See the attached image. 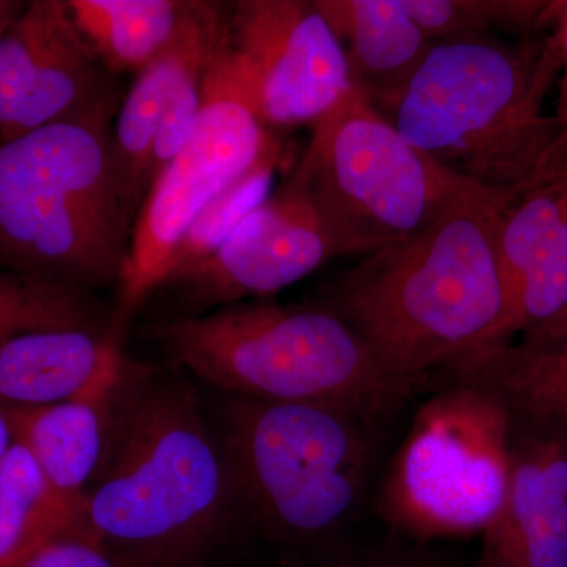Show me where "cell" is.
I'll return each mask as SVG.
<instances>
[{"label":"cell","instance_id":"6da1fadb","mask_svg":"<svg viewBox=\"0 0 567 567\" xmlns=\"http://www.w3.org/2000/svg\"><path fill=\"white\" fill-rule=\"evenodd\" d=\"M511 204L468 189L421 233L331 278L319 305L344 320L391 374L420 390L464 354L505 344L498 237Z\"/></svg>","mask_w":567,"mask_h":567},{"label":"cell","instance_id":"8992f818","mask_svg":"<svg viewBox=\"0 0 567 567\" xmlns=\"http://www.w3.org/2000/svg\"><path fill=\"white\" fill-rule=\"evenodd\" d=\"M386 421L349 406L229 395L218 440L241 513L286 546H327L363 505Z\"/></svg>","mask_w":567,"mask_h":567},{"label":"cell","instance_id":"277c9868","mask_svg":"<svg viewBox=\"0 0 567 567\" xmlns=\"http://www.w3.org/2000/svg\"><path fill=\"white\" fill-rule=\"evenodd\" d=\"M103 107L0 141V270L74 289L121 287L133 218Z\"/></svg>","mask_w":567,"mask_h":567},{"label":"cell","instance_id":"3957f363","mask_svg":"<svg viewBox=\"0 0 567 567\" xmlns=\"http://www.w3.org/2000/svg\"><path fill=\"white\" fill-rule=\"evenodd\" d=\"M559 70L551 33L432 41L383 115L451 174L514 203L567 164V130L544 114Z\"/></svg>","mask_w":567,"mask_h":567},{"label":"cell","instance_id":"2e32d148","mask_svg":"<svg viewBox=\"0 0 567 567\" xmlns=\"http://www.w3.org/2000/svg\"><path fill=\"white\" fill-rule=\"evenodd\" d=\"M128 361L117 330L29 331L0 344V404L41 406L110 391Z\"/></svg>","mask_w":567,"mask_h":567},{"label":"cell","instance_id":"9a60e30c","mask_svg":"<svg viewBox=\"0 0 567 567\" xmlns=\"http://www.w3.org/2000/svg\"><path fill=\"white\" fill-rule=\"evenodd\" d=\"M505 344L550 322L567 303V164L522 193L499 223Z\"/></svg>","mask_w":567,"mask_h":567},{"label":"cell","instance_id":"603a6c76","mask_svg":"<svg viewBox=\"0 0 567 567\" xmlns=\"http://www.w3.org/2000/svg\"><path fill=\"white\" fill-rule=\"evenodd\" d=\"M47 330H96L85 290L0 270V344Z\"/></svg>","mask_w":567,"mask_h":567},{"label":"cell","instance_id":"83f0119b","mask_svg":"<svg viewBox=\"0 0 567 567\" xmlns=\"http://www.w3.org/2000/svg\"><path fill=\"white\" fill-rule=\"evenodd\" d=\"M565 338H567V303L550 322L543 324L532 333L524 334L522 341L529 342V344H546V342H555Z\"/></svg>","mask_w":567,"mask_h":567},{"label":"cell","instance_id":"e0dca14e","mask_svg":"<svg viewBox=\"0 0 567 567\" xmlns=\"http://www.w3.org/2000/svg\"><path fill=\"white\" fill-rule=\"evenodd\" d=\"M341 43L352 82L385 112L412 80L432 41L402 0H315Z\"/></svg>","mask_w":567,"mask_h":567},{"label":"cell","instance_id":"30bf717a","mask_svg":"<svg viewBox=\"0 0 567 567\" xmlns=\"http://www.w3.org/2000/svg\"><path fill=\"white\" fill-rule=\"evenodd\" d=\"M227 22L268 130L315 125L353 84L346 52L315 0H240Z\"/></svg>","mask_w":567,"mask_h":567},{"label":"cell","instance_id":"7402d4cb","mask_svg":"<svg viewBox=\"0 0 567 567\" xmlns=\"http://www.w3.org/2000/svg\"><path fill=\"white\" fill-rule=\"evenodd\" d=\"M279 159L281 144H276L251 171L213 197L197 213L171 252L158 290L212 256L234 233L241 219L270 196Z\"/></svg>","mask_w":567,"mask_h":567},{"label":"cell","instance_id":"52a82bcc","mask_svg":"<svg viewBox=\"0 0 567 567\" xmlns=\"http://www.w3.org/2000/svg\"><path fill=\"white\" fill-rule=\"evenodd\" d=\"M290 177L323 216L342 256L413 237L475 188L410 145L357 84L312 125Z\"/></svg>","mask_w":567,"mask_h":567},{"label":"cell","instance_id":"4316f807","mask_svg":"<svg viewBox=\"0 0 567 567\" xmlns=\"http://www.w3.org/2000/svg\"><path fill=\"white\" fill-rule=\"evenodd\" d=\"M548 28L554 29L551 35L561 62L558 76V107L555 117L567 130V0H555L548 3Z\"/></svg>","mask_w":567,"mask_h":567},{"label":"cell","instance_id":"5bb4252c","mask_svg":"<svg viewBox=\"0 0 567 567\" xmlns=\"http://www.w3.org/2000/svg\"><path fill=\"white\" fill-rule=\"evenodd\" d=\"M229 32L219 3L188 0L173 39L137 71L122 100L111 134L112 159L123 203L136 219L152 185V155L164 110L183 78L208 65Z\"/></svg>","mask_w":567,"mask_h":567},{"label":"cell","instance_id":"9c48e42d","mask_svg":"<svg viewBox=\"0 0 567 567\" xmlns=\"http://www.w3.org/2000/svg\"><path fill=\"white\" fill-rule=\"evenodd\" d=\"M279 141L260 121L252 76L227 32L205 78L188 140L152 183L133 224L118 324L162 282L164 267L197 213L251 171Z\"/></svg>","mask_w":567,"mask_h":567},{"label":"cell","instance_id":"d6986e66","mask_svg":"<svg viewBox=\"0 0 567 567\" xmlns=\"http://www.w3.org/2000/svg\"><path fill=\"white\" fill-rule=\"evenodd\" d=\"M440 374L446 383L491 391L514 423L567 434V338L480 347Z\"/></svg>","mask_w":567,"mask_h":567},{"label":"cell","instance_id":"7c38bea8","mask_svg":"<svg viewBox=\"0 0 567 567\" xmlns=\"http://www.w3.org/2000/svg\"><path fill=\"white\" fill-rule=\"evenodd\" d=\"M112 76L82 39L65 2L25 3L0 39V141L121 106Z\"/></svg>","mask_w":567,"mask_h":567},{"label":"cell","instance_id":"7a4b0ae2","mask_svg":"<svg viewBox=\"0 0 567 567\" xmlns=\"http://www.w3.org/2000/svg\"><path fill=\"white\" fill-rule=\"evenodd\" d=\"M237 513L226 454L192 388L126 363L78 532L134 567H203Z\"/></svg>","mask_w":567,"mask_h":567},{"label":"cell","instance_id":"ac0fdd59","mask_svg":"<svg viewBox=\"0 0 567 567\" xmlns=\"http://www.w3.org/2000/svg\"><path fill=\"white\" fill-rule=\"evenodd\" d=\"M114 390L54 405L2 404L14 443L28 450L54 491L80 517L106 451Z\"/></svg>","mask_w":567,"mask_h":567},{"label":"cell","instance_id":"ba28073f","mask_svg":"<svg viewBox=\"0 0 567 567\" xmlns=\"http://www.w3.org/2000/svg\"><path fill=\"white\" fill-rule=\"evenodd\" d=\"M424 402L379 487V513L402 535H483L505 505L513 421L484 388L446 383Z\"/></svg>","mask_w":567,"mask_h":567},{"label":"cell","instance_id":"f1b7e54d","mask_svg":"<svg viewBox=\"0 0 567 567\" xmlns=\"http://www.w3.org/2000/svg\"><path fill=\"white\" fill-rule=\"evenodd\" d=\"M25 9L24 2H14V0H0V39L9 32Z\"/></svg>","mask_w":567,"mask_h":567},{"label":"cell","instance_id":"4fadbf2b","mask_svg":"<svg viewBox=\"0 0 567 567\" xmlns=\"http://www.w3.org/2000/svg\"><path fill=\"white\" fill-rule=\"evenodd\" d=\"M476 567H567L565 432L513 421L509 491Z\"/></svg>","mask_w":567,"mask_h":567},{"label":"cell","instance_id":"ffe728a7","mask_svg":"<svg viewBox=\"0 0 567 567\" xmlns=\"http://www.w3.org/2000/svg\"><path fill=\"white\" fill-rule=\"evenodd\" d=\"M186 0H65L71 20L111 74L144 69L173 39Z\"/></svg>","mask_w":567,"mask_h":567},{"label":"cell","instance_id":"5b68a950","mask_svg":"<svg viewBox=\"0 0 567 567\" xmlns=\"http://www.w3.org/2000/svg\"><path fill=\"white\" fill-rule=\"evenodd\" d=\"M151 336L178 368L238 398L349 406L390 421L417 391L320 305L241 301L163 320Z\"/></svg>","mask_w":567,"mask_h":567},{"label":"cell","instance_id":"44dd1931","mask_svg":"<svg viewBox=\"0 0 567 567\" xmlns=\"http://www.w3.org/2000/svg\"><path fill=\"white\" fill-rule=\"evenodd\" d=\"M31 454L14 443L0 464V567H22L52 540L80 527Z\"/></svg>","mask_w":567,"mask_h":567},{"label":"cell","instance_id":"d4e9b609","mask_svg":"<svg viewBox=\"0 0 567 567\" xmlns=\"http://www.w3.org/2000/svg\"><path fill=\"white\" fill-rule=\"evenodd\" d=\"M22 567H134L82 532L52 540Z\"/></svg>","mask_w":567,"mask_h":567},{"label":"cell","instance_id":"484cf974","mask_svg":"<svg viewBox=\"0 0 567 567\" xmlns=\"http://www.w3.org/2000/svg\"><path fill=\"white\" fill-rule=\"evenodd\" d=\"M320 567H435L415 555L395 550H361L334 554L324 558Z\"/></svg>","mask_w":567,"mask_h":567},{"label":"cell","instance_id":"8fae6325","mask_svg":"<svg viewBox=\"0 0 567 567\" xmlns=\"http://www.w3.org/2000/svg\"><path fill=\"white\" fill-rule=\"evenodd\" d=\"M336 256L342 252L333 233L289 175L212 256L162 289L174 290L193 316L204 315L281 292Z\"/></svg>","mask_w":567,"mask_h":567},{"label":"cell","instance_id":"cb8c5ba5","mask_svg":"<svg viewBox=\"0 0 567 567\" xmlns=\"http://www.w3.org/2000/svg\"><path fill=\"white\" fill-rule=\"evenodd\" d=\"M402 6L429 41L495 29L529 37L548 28L543 0H402Z\"/></svg>","mask_w":567,"mask_h":567},{"label":"cell","instance_id":"f546056e","mask_svg":"<svg viewBox=\"0 0 567 567\" xmlns=\"http://www.w3.org/2000/svg\"><path fill=\"white\" fill-rule=\"evenodd\" d=\"M13 445V432H11L9 420H7L2 404H0V464H2L3 458H6Z\"/></svg>","mask_w":567,"mask_h":567}]
</instances>
